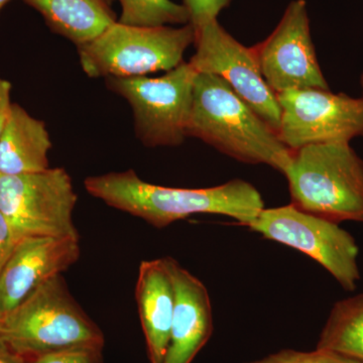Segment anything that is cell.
Returning <instances> with one entry per match:
<instances>
[{
    "mask_svg": "<svg viewBox=\"0 0 363 363\" xmlns=\"http://www.w3.org/2000/svg\"><path fill=\"white\" fill-rule=\"evenodd\" d=\"M80 240L25 238L0 272V319L80 257Z\"/></svg>",
    "mask_w": 363,
    "mask_h": 363,
    "instance_id": "obj_12",
    "label": "cell"
},
{
    "mask_svg": "<svg viewBox=\"0 0 363 363\" xmlns=\"http://www.w3.org/2000/svg\"><path fill=\"white\" fill-rule=\"evenodd\" d=\"M252 49L262 77L276 94L329 89L313 44L305 0H293L274 32Z\"/></svg>",
    "mask_w": 363,
    "mask_h": 363,
    "instance_id": "obj_11",
    "label": "cell"
},
{
    "mask_svg": "<svg viewBox=\"0 0 363 363\" xmlns=\"http://www.w3.org/2000/svg\"><path fill=\"white\" fill-rule=\"evenodd\" d=\"M188 136L236 161L267 164L281 173L292 154L278 133L213 74L196 75Z\"/></svg>",
    "mask_w": 363,
    "mask_h": 363,
    "instance_id": "obj_2",
    "label": "cell"
},
{
    "mask_svg": "<svg viewBox=\"0 0 363 363\" xmlns=\"http://www.w3.org/2000/svg\"><path fill=\"white\" fill-rule=\"evenodd\" d=\"M197 73L183 62L161 77H111L106 83L130 104L136 136L145 147H178L188 138Z\"/></svg>",
    "mask_w": 363,
    "mask_h": 363,
    "instance_id": "obj_6",
    "label": "cell"
},
{
    "mask_svg": "<svg viewBox=\"0 0 363 363\" xmlns=\"http://www.w3.org/2000/svg\"><path fill=\"white\" fill-rule=\"evenodd\" d=\"M195 38L190 23L180 28H145L116 21L94 40L79 47V58L83 71L91 78L142 77L180 65Z\"/></svg>",
    "mask_w": 363,
    "mask_h": 363,
    "instance_id": "obj_5",
    "label": "cell"
},
{
    "mask_svg": "<svg viewBox=\"0 0 363 363\" xmlns=\"http://www.w3.org/2000/svg\"><path fill=\"white\" fill-rule=\"evenodd\" d=\"M316 348L335 351L363 362V293L333 305Z\"/></svg>",
    "mask_w": 363,
    "mask_h": 363,
    "instance_id": "obj_17",
    "label": "cell"
},
{
    "mask_svg": "<svg viewBox=\"0 0 363 363\" xmlns=\"http://www.w3.org/2000/svg\"><path fill=\"white\" fill-rule=\"evenodd\" d=\"M0 337L26 362L70 348L104 347V335L69 293L62 274L0 319Z\"/></svg>",
    "mask_w": 363,
    "mask_h": 363,
    "instance_id": "obj_4",
    "label": "cell"
},
{
    "mask_svg": "<svg viewBox=\"0 0 363 363\" xmlns=\"http://www.w3.org/2000/svg\"><path fill=\"white\" fill-rule=\"evenodd\" d=\"M9 1H11V0H0V11H1V9H4Z\"/></svg>",
    "mask_w": 363,
    "mask_h": 363,
    "instance_id": "obj_25",
    "label": "cell"
},
{
    "mask_svg": "<svg viewBox=\"0 0 363 363\" xmlns=\"http://www.w3.org/2000/svg\"><path fill=\"white\" fill-rule=\"evenodd\" d=\"M281 174L298 209L336 223H363V160L350 143L292 150Z\"/></svg>",
    "mask_w": 363,
    "mask_h": 363,
    "instance_id": "obj_3",
    "label": "cell"
},
{
    "mask_svg": "<svg viewBox=\"0 0 363 363\" xmlns=\"http://www.w3.org/2000/svg\"><path fill=\"white\" fill-rule=\"evenodd\" d=\"M0 363H28L23 357L0 337Z\"/></svg>",
    "mask_w": 363,
    "mask_h": 363,
    "instance_id": "obj_24",
    "label": "cell"
},
{
    "mask_svg": "<svg viewBox=\"0 0 363 363\" xmlns=\"http://www.w3.org/2000/svg\"><path fill=\"white\" fill-rule=\"evenodd\" d=\"M102 347L85 346L48 353L33 358L28 363H104Z\"/></svg>",
    "mask_w": 363,
    "mask_h": 363,
    "instance_id": "obj_21",
    "label": "cell"
},
{
    "mask_svg": "<svg viewBox=\"0 0 363 363\" xmlns=\"http://www.w3.org/2000/svg\"><path fill=\"white\" fill-rule=\"evenodd\" d=\"M20 240L6 217L0 211V272Z\"/></svg>",
    "mask_w": 363,
    "mask_h": 363,
    "instance_id": "obj_22",
    "label": "cell"
},
{
    "mask_svg": "<svg viewBox=\"0 0 363 363\" xmlns=\"http://www.w3.org/2000/svg\"><path fill=\"white\" fill-rule=\"evenodd\" d=\"M277 97L279 140L289 150L363 138V96L310 88L285 91Z\"/></svg>",
    "mask_w": 363,
    "mask_h": 363,
    "instance_id": "obj_9",
    "label": "cell"
},
{
    "mask_svg": "<svg viewBox=\"0 0 363 363\" xmlns=\"http://www.w3.org/2000/svg\"><path fill=\"white\" fill-rule=\"evenodd\" d=\"M191 64L198 73L213 74L279 133L281 108L276 93L262 77L252 48L234 39L218 20L196 32ZM279 135V133H278Z\"/></svg>",
    "mask_w": 363,
    "mask_h": 363,
    "instance_id": "obj_10",
    "label": "cell"
},
{
    "mask_svg": "<svg viewBox=\"0 0 363 363\" xmlns=\"http://www.w3.org/2000/svg\"><path fill=\"white\" fill-rule=\"evenodd\" d=\"M107 1H108V2H109V4H112V1H113V0H107Z\"/></svg>",
    "mask_w": 363,
    "mask_h": 363,
    "instance_id": "obj_27",
    "label": "cell"
},
{
    "mask_svg": "<svg viewBox=\"0 0 363 363\" xmlns=\"http://www.w3.org/2000/svg\"><path fill=\"white\" fill-rule=\"evenodd\" d=\"M119 2L123 7L118 21L121 25L152 28L190 23L187 9L172 0H119Z\"/></svg>",
    "mask_w": 363,
    "mask_h": 363,
    "instance_id": "obj_18",
    "label": "cell"
},
{
    "mask_svg": "<svg viewBox=\"0 0 363 363\" xmlns=\"http://www.w3.org/2000/svg\"><path fill=\"white\" fill-rule=\"evenodd\" d=\"M11 84L6 79L0 77V135L4 130L9 116H11L13 102L11 99Z\"/></svg>",
    "mask_w": 363,
    "mask_h": 363,
    "instance_id": "obj_23",
    "label": "cell"
},
{
    "mask_svg": "<svg viewBox=\"0 0 363 363\" xmlns=\"http://www.w3.org/2000/svg\"><path fill=\"white\" fill-rule=\"evenodd\" d=\"M247 227L266 240L305 253L323 267L344 290H357L360 281L359 247L339 223L307 213L291 203L264 208Z\"/></svg>",
    "mask_w": 363,
    "mask_h": 363,
    "instance_id": "obj_7",
    "label": "cell"
},
{
    "mask_svg": "<svg viewBox=\"0 0 363 363\" xmlns=\"http://www.w3.org/2000/svg\"><path fill=\"white\" fill-rule=\"evenodd\" d=\"M39 11L52 32L77 47L87 44L116 23L107 0H23Z\"/></svg>",
    "mask_w": 363,
    "mask_h": 363,
    "instance_id": "obj_16",
    "label": "cell"
},
{
    "mask_svg": "<svg viewBox=\"0 0 363 363\" xmlns=\"http://www.w3.org/2000/svg\"><path fill=\"white\" fill-rule=\"evenodd\" d=\"M183 6L190 16V25L195 33L211 21H216L219 13L230 4L231 0H183Z\"/></svg>",
    "mask_w": 363,
    "mask_h": 363,
    "instance_id": "obj_20",
    "label": "cell"
},
{
    "mask_svg": "<svg viewBox=\"0 0 363 363\" xmlns=\"http://www.w3.org/2000/svg\"><path fill=\"white\" fill-rule=\"evenodd\" d=\"M84 186L90 195L109 206L140 217L157 228L194 214L223 215L247 226L264 209L259 190L241 179L211 188H169L143 181L128 169L89 177Z\"/></svg>",
    "mask_w": 363,
    "mask_h": 363,
    "instance_id": "obj_1",
    "label": "cell"
},
{
    "mask_svg": "<svg viewBox=\"0 0 363 363\" xmlns=\"http://www.w3.org/2000/svg\"><path fill=\"white\" fill-rule=\"evenodd\" d=\"M360 86H362V96H363V71L362 73V76H360Z\"/></svg>",
    "mask_w": 363,
    "mask_h": 363,
    "instance_id": "obj_26",
    "label": "cell"
},
{
    "mask_svg": "<svg viewBox=\"0 0 363 363\" xmlns=\"http://www.w3.org/2000/svg\"><path fill=\"white\" fill-rule=\"evenodd\" d=\"M77 202L71 177L63 168L0 176V211L18 238H76Z\"/></svg>",
    "mask_w": 363,
    "mask_h": 363,
    "instance_id": "obj_8",
    "label": "cell"
},
{
    "mask_svg": "<svg viewBox=\"0 0 363 363\" xmlns=\"http://www.w3.org/2000/svg\"><path fill=\"white\" fill-rule=\"evenodd\" d=\"M176 303L171 335L162 363H191L213 332L211 300L204 284L172 257Z\"/></svg>",
    "mask_w": 363,
    "mask_h": 363,
    "instance_id": "obj_13",
    "label": "cell"
},
{
    "mask_svg": "<svg viewBox=\"0 0 363 363\" xmlns=\"http://www.w3.org/2000/svg\"><path fill=\"white\" fill-rule=\"evenodd\" d=\"M51 138L45 123L13 104L0 135V176L38 173L49 169Z\"/></svg>",
    "mask_w": 363,
    "mask_h": 363,
    "instance_id": "obj_15",
    "label": "cell"
},
{
    "mask_svg": "<svg viewBox=\"0 0 363 363\" xmlns=\"http://www.w3.org/2000/svg\"><path fill=\"white\" fill-rule=\"evenodd\" d=\"M247 363H363L335 351L316 348L304 352L294 350H283L274 354Z\"/></svg>",
    "mask_w": 363,
    "mask_h": 363,
    "instance_id": "obj_19",
    "label": "cell"
},
{
    "mask_svg": "<svg viewBox=\"0 0 363 363\" xmlns=\"http://www.w3.org/2000/svg\"><path fill=\"white\" fill-rule=\"evenodd\" d=\"M135 298L150 363L166 357L175 310L176 292L168 259L143 260L138 271Z\"/></svg>",
    "mask_w": 363,
    "mask_h": 363,
    "instance_id": "obj_14",
    "label": "cell"
}]
</instances>
